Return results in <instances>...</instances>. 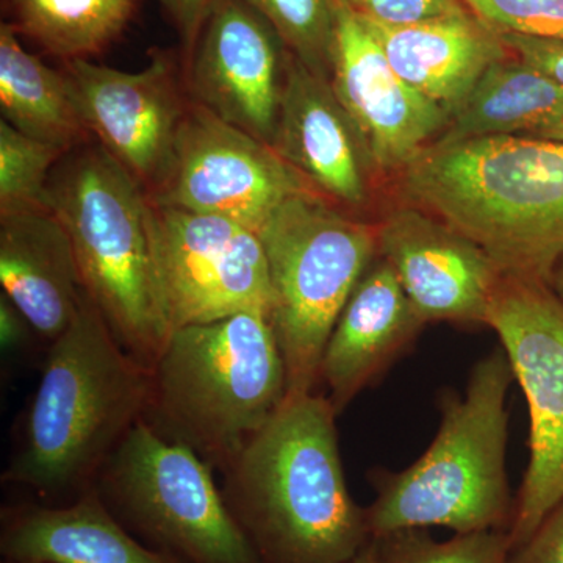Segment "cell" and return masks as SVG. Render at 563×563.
<instances>
[{"mask_svg":"<svg viewBox=\"0 0 563 563\" xmlns=\"http://www.w3.org/2000/svg\"><path fill=\"white\" fill-rule=\"evenodd\" d=\"M0 110L11 128L66 154L95 140L66 70L25 51L11 22L0 25Z\"/></svg>","mask_w":563,"mask_h":563,"instance_id":"22","label":"cell"},{"mask_svg":"<svg viewBox=\"0 0 563 563\" xmlns=\"http://www.w3.org/2000/svg\"><path fill=\"white\" fill-rule=\"evenodd\" d=\"M151 368L118 342L85 295L51 343L20 450L3 479L41 496L87 492L133 426L143 420Z\"/></svg>","mask_w":563,"mask_h":563,"instance_id":"3","label":"cell"},{"mask_svg":"<svg viewBox=\"0 0 563 563\" xmlns=\"http://www.w3.org/2000/svg\"><path fill=\"white\" fill-rule=\"evenodd\" d=\"M424 324L390 263L374 261L344 303L322 354L320 379L335 412L373 384Z\"/></svg>","mask_w":563,"mask_h":563,"instance_id":"17","label":"cell"},{"mask_svg":"<svg viewBox=\"0 0 563 563\" xmlns=\"http://www.w3.org/2000/svg\"><path fill=\"white\" fill-rule=\"evenodd\" d=\"M47 206L69 233L85 295L121 346L151 368L172 329L155 272L150 196L91 140L55 166Z\"/></svg>","mask_w":563,"mask_h":563,"instance_id":"6","label":"cell"},{"mask_svg":"<svg viewBox=\"0 0 563 563\" xmlns=\"http://www.w3.org/2000/svg\"><path fill=\"white\" fill-rule=\"evenodd\" d=\"M495 31L563 41V0H462Z\"/></svg>","mask_w":563,"mask_h":563,"instance_id":"27","label":"cell"},{"mask_svg":"<svg viewBox=\"0 0 563 563\" xmlns=\"http://www.w3.org/2000/svg\"><path fill=\"white\" fill-rule=\"evenodd\" d=\"M562 117V85L514 55L485 70L432 144L450 146L490 136H533Z\"/></svg>","mask_w":563,"mask_h":563,"instance_id":"21","label":"cell"},{"mask_svg":"<svg viewBox=\"0 0 563 563\" xmlns=\"http://www.w3.org/2000/svg\"><path fill=\"white\" fill-rule=\"evenodd\" d=\"M357 16L390 27H407L466 13L462 0H343Z\"/></svg>","mask_w":563,"mask_h":563,"instance_id":"28","label":"cell"},{"mask_svg":"<svg viewBox=\"0 0 563 563\" xmlns=\"http://www.w3.org/2000/svg\"><path fill=\"white\" fill-rule=\"evenodd\" d=\"M290 51L243 0H218L185 70L191 101L273 147Z\"/></svg>","mask_w":563,"mask_h":563,"instance_id":"13","label":"cell"},{"mask_svg":"<svg viewBox=\"0 0 563 563\" xmlns=\"http://www.w3.org/2000/svg\"><path fill=\"white\" fill-rule=\"evenodd\" d=\"M273 150L314 191L342 207L368 198L372 168L331 81L307 69L290 52Z\"/></svg>","mask_w":563,"mask_h":563,"instance_id":"16","label":"cell"},{"mask_svg":"<svg viewBox=\"0 0 563 563\" xmlns=\"http://www.w3.org/2000/svg\"><path fill=\"white\" fill-rule=\"evenodd\" d=\"M551 287H553V290L563 299V258L559 262V265L555 266L553 279H551Z\"/></svg>","mask_w":563,"mask_h":563,"instance_id":"35","label":"cell"},{"mask_svg":"<svg viewBox=\"0 0 563 563\" xmlns=\"http://www.w3.org/2000/svg\"><path fill=\"white\" fill-rule=\"evenodd\" d=\"M179 33L185 55L190 57L218 0H161Z\"/></svg>","mask_w":563,"mask_h":563,"instance_id":"31","label":"cell"},{"mask_svg":"<svg viewBox=\"0 0 563 563\" xmlns=\"http://www.w3.org/2000/svg\"><path fill=\"white\" fill-rule=\"evenodd\" d=\"M18 32L63 62L90 60L131 21L135 0H7Z\"/></svg>","mask_w":563,"mask_h":563,"instance_id":"23","label":"cell"},{"mask_svg":"<svg viewBox=\"0 0 563 563\" xmlns=\"http://www.w3.org/2000/svg\"><path fill=\"white\" fill-rule=\"evenodd\" d=\"M401 190L476 243L504 277L551 284L563 258L562 141L432 144L402 169Z\"/></svg>","mask_w":563,"mask_h":563,"instance_id":"2","label":"cell"},{"mask_svg":"<svg viewBox=\"0 0 563 563\" xmlns=\"http://www.w3.org/2000/svg\"><path fill=\"white\" fill-rule=\"evenodd\" d=\"M31 331L33 329L27 318L5 295L0 296V342L3 350L11 351L21 346Z\"/></svg>","mask_w":563,"mask_h":563,"instance_id":"32","label":"cell"},{"mask_svg":"<svg viewBox=\"0 0 563 563\" xmlns=\"http://www.w3.org/2000/svg\"><path fill=\"white\" fill-rule=\"evenodd\" d=\"M514 379L506 351L495 350L474 365L463 396L444 398L426 453L402 472L377 477L376 501L366 509L373 540L431 526L455 533L510 528L507 395Z\"/></svg>","mask_w":563,"mask_h":563,"instance_id":"5","label":"cell"},{"mask_svg":"<svg viewBox=\"0 0 563 563\" xmlns=\"http://www.w3.org/2000/svg\"><path fill=\"white\" fill-rule=\"evenodd\" d=\"M0 550L16 563H184L136 539L96 487L68 506L7 510Z\"/></svg>","mask_w":563,"mask_h":563,"instance_id":"20","label":"cell"},{"mask_svg":"<svg viewBox=\"0 0 563 563\" xmlns=\"http://www.w3.org/2000/svg\"><path fill=\"white\" fill-rule=\"evenodd\" d=\"M92 139L109 152L146 195L172 172L190 96L176 62L155 49L146 68L129 73L80 60L63 62Z\"/></svg>","mask_w":563,"mask_h":563,"instance_id":"12","label":"cell"},{"mask_svg":"<svg viewBox=\"0 0 563 563\" xmlns=\"http://www.w3.org/2000/svg\"><path fill=\"white\" fill-rule=\"evenodd\" d=\"M533 136H539V139L562 141L563 143V117L561 120L555 121L554 124L548 125L547 129L536 133Z\"/></svg>","mask_w":563,"mask_h":563,"instance_id":"34","label":"cell"},{"mask_svg":"<svg viewBox=\"0 0 563 563\" xmlns=\"http://www.w3.org/2000/svg\"><path fill=\"white\" fill-rule=\"evenodd\" d=\"M268 22L287 49L313 74L331 81L335 0H243Z\"/></svg>","mask_w":563,"mask_h":563,"instance_id":"24","label":"cell"},{"mask_svg":"<svg viewBox=\"0 0 563 563\" xmlns=\"http://www.w3.org/2000/svg\"><path fill=\"white\" fill-rule=\"evenodd\" d=\"M377 242L426 324L487 325L504 276L476 243L418 207L385 217Z\"/></svg>","mask_w":563,"mask_h":563,"instance_id":"15","label":"cell"},{"mask_svg":"<svg viewBox=\"0 0 563 563\" xmlns=\"http://www.w3.org/2000/svg\"><path fill=\"white\" fill-rule=\"evenodd\" d=\"M310 188L269 144L190 101L172 172L150 201L258 232L282 203Z\"/></svg>","mask_w":563,"mask_h":563,"instance_id":"11","label":"cell"},{"mask_svg":"<svg viewBox=\"0 0 563 563\" xmlns=\"http://www.w3.org/2000/svg\"><path fill=\"white\" fill-rule=\"evenodd\" d=\"M151 233L172 332L242 312L269 317L272 276L257 232L228 218L152 203Z\"/></svg>","mask_w":563,"mask_h":563,"instance_id":"10","label":"cell"},{"mask_svg":"<svg viewBox=\"0 0 563 563\" xmlns=\"http://www.w3.org/2000/svg\"><path fill=\"white\" fill-rule=\"evenodd\" d=\"M383 563H509V531L455 533L446 542L426 529H404L376 539Z\"/></svg>","mask_w":563,"mask_h":563,"instance_id":"26","label":"cell"},{"mask_svg":"<svg viewBox=\"0 0 563 563\" xmlns=\"http://www.w3.org/2000/svg\"><path fill=\"white\" fill-rule=\"evenodd\" d=\"M331 87L372 168L402 172L446 128L448 114L393 69L365 22L335 0Z\"/></svg>","mask_w":563,"mask_h":563,"instance_id":"14","label":"cell"},{"mask_svg":"<svg viewBox=\"0 0 563 563\" xmlns=\"http://www.w3.org/2000/svg\"><path fill=\"white\" fill-rule=\"evenodd\" d=\"M66 152L0 122V217L49 209L47 187Z\"/></svg>","mask_w":563,"mask_h":563,"instance_id":"25","label":"cell"},{"mask_svg":"<svg viewBox=\"0 0 563 563\" xmlns=\"http://www.w3.org/2000/svg\"><path fill=\"white\" fill-rule=\"evenodd\" d=\"M361 20L379 41L396 74L448 118L485 70L509 57L498 31L470 11L407 27Z\"/></svg>","mask_w":563,"mask_h":563,"instance_id":"19","label":"cell"},{"mask_svg":"<svg viewBox=\"0 0 563 563\" xmlns=\"http://www.w3.org/2000/svg\"><path fill=\"white\" fill-rule=\"evenodd\" d=\"M3 563H16V562H9V561H5V562H3Z\"/></svg>","mask_w":563,"mask_h":563,"instance_id":"36","label":"cell"},{"mask_svg":"<svg viewBox=\"0 0 563 563\" xmlns=\"http://www.w3.org/2000/svg\"><path fill=\"white\" fill-rule=\"evenodd\" d=\"M0 284L51 343L69 328L85 291L69 233L54 211L0 217Z\"/></svg>","mask_w":563,"mask_h":563,"instance_id":"18","label":"cell"},{"mask_svg":"<svg viewBox=\"0 0 563 563\" xmlns=\"http://www.w3.org/2000/svg\"><path fill=\"white\" fill-rule=\"evenodd\" d=\"M257 233L268 258L269 320L288 395L312 393L333 325L379 252L377 228L310 188L282 203Z\"/></svg>","mask_w":563,"mask_h":563,"instance_id":"7","label":"cell"},{"mask_svg":"<svg viewBox=\"0 0 563 563\" xmlns=\"http://www.w3.org/2000/svg\"><path fill=\"white\" fill-rule=\"evenodd\" d=\"M504 46L515 57L550 76L563 87V41L536 38L517 33L498 32Z\"/></svg>","mask_w":563,"mask_h":563,"instance_id":"30","label":"cell"},{"mask_svg":"<svg viewBox=\"0 0 563 563\" xmlns=\"http://www.w3.org/2000/svg\"><path fill=\"white\" fill-rule=\"evenodd\" d=\"M96 490L133 536L184 563H263L233 517L213 468L140 420L103 466Z\"/></svg>","mask_w":563,"mask_h":563,"instance_id":"8","label":"cell"},{"mask_svg":"<svg viewBox=\"0 0 563 563\" xmlns=\"http://www.w3.org/2000/svg\"><path fill=\"white\" fill-rule=\"evenodd\" d=\"M346 563H383L380 561L379 548H377L376 540H369L365 547L358 551L350 562Z\"/></svg>","mask_w":563,"mask_h":563,"instance_id":"33","label":"cell"},{"mask_svg":"<svg viewBox=\"0 0 563 563\" xmlns=\"http://www.w3.org/2000/svg\"><path fill=\"white\" fill-rule=\"evenodd\" d=\"M487 328L501 340L531 420V457L509 528L514 551L563 499V299L547 282L503 277Z\"/></svg>","mask_w":563,"mask_h":563,"instance_id":"9","label":"cell"},{"mask_svg":"<svg viewBox=\"0 0 563 563\" xmlns=\"http://www.w3.org/2000/svg\"><path fill=\"white\" fill-rule=\"evenodd\" d=\"M336 415L328 396L288 395L224 472L222 495L263 563H346L372 540Z\"/></svg>","mask_w":563,"mask_h":563,"instance_id":"1","label":"cell"},{"mask_svg":"<svg viewBox=\"0 0 563 563\" xmlns=\"http://www.w3.org/2000/svg\"><path fill=\"white\" fill-rule=\"evenodd\" d=\"M509 563H563V499L521 547Z\"/></svg>","mask_w":563,"mask_h":563,"instance_id":"29","label":"cell"},{"mask_svg":"<svg viewBox=\"0 0 563 563\" xmlns=\"http://www.w3.org/2000/svg\"><path fill=\"white\" fill-rule=\"evenodd\" d=\"M287 396L272 320L242 312L172 332L151 366L143 421L224 473Z\"/></svg>","mask_w":563,"mask_h":563,"instance_id":"4","label":"cell"}]
</instances>
